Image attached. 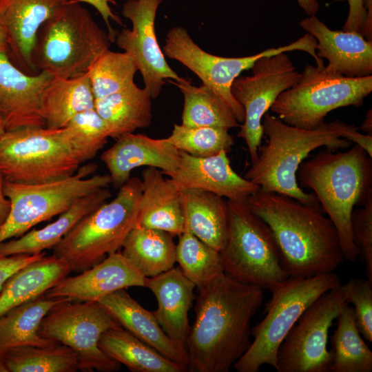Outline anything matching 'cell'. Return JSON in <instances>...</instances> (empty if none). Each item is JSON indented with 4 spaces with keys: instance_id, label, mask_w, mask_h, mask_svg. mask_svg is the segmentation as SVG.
I'll return each instance as SVG.
<instances>
[{
    "instance_id": "1",
    "label": "cell",
    "mask_w": 372,
    "mask_h": 372,
    "mask_svg": "<svg viewBox=\"0 0 372 372\" xmlns=\"http://www.w3.org/2000/svg\"><path fill=\"white\" fill-rule=\"evenodd\" d=\"M197 289L188 366L193 372H229L251 345V321L262 303L263 289L225 273Z\"/></svg>"
},
{
    "instance_id": "2",
    "label": "cell",
    "mask_w": 372,
    "mask_h": 372,
    "mask_svg": "<svg viewBox=\"0 0 372 372\" xmlns=\"http://www.w3.org/2000/svg\"><path fill=\"white\" fill-rule=\"evenodd\" d=\"M245 204L271 229L280 264L289 276L309 278L334 272L344 259L336 228L321 206L260 188Z\"/></svg>"
},
{
    "instance_id": "3",
    "label": "cell",
    "mask_w": 372,
    "mask_h": 372,
    "mask_svg": "<svg viewBox=\"0 0 372 372\" xmlns=\"http://www.w3.org/2000/svg\"><path fill=\"white\" fill-rule=\"evenodd\" d=\"M355 145L346 152L323 149L303 161L297 172L302 187L311 189L324 212L337 229L345 260H356L351 216L355 206H362L372 195V160Z\"/></svg>"
},
{
    "instance_id": "4",
    "label": "cell",
    "mask_w": 372,
    "mask_h": 372,
    "mask_svg": "<svg viewBox=\"0 0 372 372\" xmlns=\"http://www.w3.org/2000/svg\"><path fill=\"white\" fill-rule=\"evenodd\" d=\"M262 127L265 143L259 147L256 160L243 177L264 191L321 206L314 193L305 192L298 185L299 167L316 149L324 147L335 151L350 147L351 142L340 136L332 122L307 130L289 125L267 112L262 118Z\"/></svg>"
},
{
    "instance_id": "5",
    "label": "cell",
    "mask_w": 372,
    "mask_h": 372,
    "mask_svg": "<svg viewBox=\"0 0 372 372\" xmlns=\"http://www.w3.org/2000/svg\"><path fill=\"white\" fill-rule=\"evenodd\" d=\"M107 32L87 9L70 0L39 28L32 52L37 73L71 79L87 72L96 60L110 50Z\"/></svg>"
},
{
    "instance_id": "6",
    "label": "cell",
    "mask_w": 372,
    "mask_h": 372,
    "mask_svg": "<svg viewBox=\"0 0 372 372\" xmlns=\"http://www.w3.org/2000/svg\"><path fill=\"white\" fill-rule=\"evenodd\" d=\"M141 192V180L130 178L113 200L82 218L53 247L54 254L82 272L118 251L136 224Z\"/></svg>"
},
{
    "instance_id": "7",
    "label": "cell",
    "mask_w": 372,
    "mask_h": 372,
    "mask_svg": "<svg viewBox=\"0 0 372 372\" xmlns=\"http://www.w3.org/2000/svg\"><path fill=\"white\" fill-rule=\"evenodd\" d=\"M341 284L335 272L313 277L289 276L270 291L265 318L251 329L254 340L234 364L238 372H258L265 364L277 368L278 350L300 316L318 298Z\"/></svg>"
},
{
    "instance_id": "8",
    "label": "cell",
    "mask_w": 372,
    "mask_h": 372,
    "mask_svg": "<svg viewBox=\"0 0 372 372\" xmlns=\"http://www.w3.org/2000/svg\"><path fill=\"white\" fill-rule=\"evenodd\" d=\"M227 203V238L220 252L224 272L242 283L272 289L289 276L271 229L245 203Z\"/></svg>"
},
{
    "instance_id": "9",
    "label": "cell",
    "mask_w": 372,
    "mask_h": 372,
    "mask_svg": "<svg viewBox=\"0 0 372 372\" xmlns=\"http://www.w3.org/2000/svg\"><path fill=\"white\" fill-rule=\"evenodd\" d=\"M96 168L94 163L80 166L72 176L41 183L4 180L3 192L10 200V210L0 227V243L21 236L37 224L65 211L83 197L108 187L110 174L88 177Z\"/></svg>"
},
{
    "instance_id": "10",
    "label": "cell",
    "mask_w": 372,
    "mask_h": 372,
    "mask_svg": "<svg viewBox=\"0 0 372 372\" xmlns=\"http://www.w3.org/2000/svg\"><path fill=\"white\" fill-rule=\"evenodd\" d=\"M371 92L372 75L349 78L307 64L300 81L282 92L269 110L289 125L311 130L333 110L362 106Z\"/></svg>"
},
{
    "instance_id": "11",
    "label": "cell",
    "mask_w": 372,
    "mask_h": 372,
    "mask_svg": "<svg viewBox=\"0 0 372 372\" xmlns=\"http://www.w3.org/2000/svg\"><path fill=\"white\" fill-rule=\"evenodd\" d=\"M80 161L63 129L23 127L0 138V174L4 180L36 184L73 175Z\"/></svg>"
},
{
    "instance_id": "12",
    "label": "cell",
    "mask_w": 372,
    "mask_h": 372,
    "mask_svg": "<svg viewBox=\"0 0 372 372\" xmlns=\"http://www.w3.org/2000/svg\"><path fill=\"white\" fill-rule=\"evenodd\" d=\"M72 302L66 300L51 309L41 322L39 335L71 348L77 355L80 370H119L120 364L101 349L99 342L105 331L121 324L97 301Z\"/></svg>"
},
{
    "instance_id": "13",
    "label": "cell",
    "mask_w": 372,
    "mask_h": 372,
    "mask_svg": "<svg viewBox=\"0 0 372 372\" xmlns=\"http://www.w3.org/2000/svg\"><path fill=\"white\" fill-rule=\"evenodd\" d=\"M349 304L344 284L318 298L300 316L280 345L278 372H329L332 353L327 349L329 331Z\"/></svg>"
},
{
    "instance_id": "14",
    "label": "cell",
    "mask_w": 372,
    "mask_h": 372,
    "mask_svg": "<svg viewBox=\"0 0 372 372\" xmlns=\"http://www.w3.org/2000/svg\"><path fill=\"white\" fill-rule=\"evenodd\" d=\"M251 69V75L235 79L231 92L245 110L237 136L245 141L253 163L262 143L263 116L282 92L300 81L301 73L285 52L260 57Z\"/></svg>"
},
{
    "instance_id": "15",
    "label": "cell",
    "mask_w": 372,
    "mask_h": 372,
    "mask_svg": "<svg viewBox=\"0 0 372 372\" xmlns=\"http://www.w3.org/2000/svg\"><path fill=\"white\" fill-rule=\"evenodd\" d=\"M300 43L296 41L248 56H218L201 49L185 28L175 26L167 33L162 50L164 54L179 61L198 76L203 84L212 90L225 102L237 121L242 123L245 119L244 108L231 92V84L235 79L244 70L251 69L260 57L300 50Z\"/></svg>"
},
{
    "instance_id": "16",
    "label": "cell",
    "mask_w": 372,
    "mask_h": 372,
    "mask_svg": "<svg viewBox=\"0 0 372 372\" xmlns=\"http://www.w3.org/2000/svg\"><path fill=\"white\" fill-rule=\"evenodd\" d=\"M163 1L127 0L121 14L132 28H123L115 38L117 46L134 59L152 99L158 96L166 80L180 79L168 65L156 37L155 19Z\"/></svg>"
},
{
    "instance_id": "17",
    "label": "cell",
    "mask_w": 372,
    "mask_h": 372,
    "mask_svg": "<svg viewBox=\"0 0 372 372\" xmlns=\"http://www.w3.org/2000/svg\"><path fill=\"white\" fill-rule=\"evenodd\" d=\"M53 78L44 71L25 73L11 61L6 51H0V122L6 131L45 127L41 99Z\"/></svg>"
},
{
    "instance_id": "18",
    "label": "cell",
    "mask_w": 372,
    "mask_h": 372,
    "mask_svg": "<svg viewBox=\"0 0 372 372\" xmlns=\"http://www.w3.org/2000/svg\"><path fill=\"white\" fill-rule=\"evenodd\" d=\"M177 168L165 174L180 192L202 189L225 197L233 202L245 203L260 187L238 174L232 169L225 150L206 158L193 156L179 150Z\"/></svg>"
},
{
    "instance_id": "19",
    "label": "cell",
    "mask_w": 372,
    "mask_h": 372,
    "mask_svg": "<svg viewBox=\"0 0 372 372\" xmlns=\"http://www.w3.org/2000/svg\"><path fill=\"white\" fill-rule=\"evenodd\" d=\"M69 1L0 0V25L6 35L9 58L25 73L37 74L32 52L39 28Z\"/></svg>"
},
{
    "instance_id": "20",
    "label": "cell",
    "mask_w": 372,
    "mask_h": 372,
    "mask_svg": "<svg viewBox=\"0 0 372 372\" xmlns=\"http://www.w3.org/2000/svg\"><path fill=\"white\" fill-rule=\"evenodd\" d=\"M300 25L316 40V54L328 61L327 72L349 78L372 75V41L361 34L331 30L316 15Z\"/></svg>"
},
{
    "instance_id": "21",
    "label": "cell",
    "mask_w": 372,
    "mask_h": 372,
    "mask_svg": "<svg viewBox=\"0 0 372 372\" xmlns=\"http://www.w3.org/2000/svg\"><path fill=\"white\" fill-rule=\"evenodd\" d=\"M145 278L116 251L78 276H66L45 295L72 301H97L119 289L145 287Z\"/></svg>"
},
{
    "instance_id": "22",
    "label": "cell",
    "mask_w": 372,
    "mask_h": 372,
    "mask_svg": "<svg viewBox=\"0 0 372 372\" xmlns=\"http://www.w3.org/2000/svg\"><path fill=\"white\" fill-rule=\"evenodd\" d=\"M101 160L108 169L111 184L119 189L129 180L131 172L136 167H153L160 169L164 174L175 170L180 152L166 138L130 133L118 138L103 152Z\"/></svg>"
},
{
    "instance_id": "23",
    "label": "cell",
    "mask_w": 372,
    "mask_h": 372,
    "mask_svg": "<svg viewBox=\"0 0 372 372\" xmlns=\"http://www.w3.org/2000/svg\"><path fill=\"white\" fill-rule=\"evenodd\" d=\"M145 287L156 297L157 308L153 314L160 327L187 358V341L191 328L188 313L195 298L196 285L179 267H174L156 276L145 278Z\"/></svg>"
},
{
    "instance_id": "24",
    "label": "cell",
    "mask_w": 372,
    "mask_h": 372,
    "mask_svg": "<svg viewBox=\"0 0 372 372\" xmlns=\"http://www.w3.org/2000/svg\"><path fill=\"white\" fill-rule=\"evenodd\" d=\"M141 176L142 192L135 225L178 236L185 227L180 192L158 168L147 167Z\"/></svg>"
},
{
    "instance_id": "25",
    "label": "cell",
    "mask_w": 372,
    "mask_h": 372,
    "mask_svg": "<svg viewBox=\"0 0 372 372\" xmlns=\"http://www.w3.org/2000/svg\"><path fill=\"white\" fill-rule=\"evenodd\" d=\"M97 302L134 336L160 353L187 369L188 360L165 333L153 312L145 309L125 289L115 291Z\"/></svg>"
},
{
    "instance_id": "26",
    "label": "cell",
    "mask_w": 372,
    "mask_h": 372,
    "mask_svg": "<svg viewBox=\"0 0 372 372\" xmlns=\"http://www.w3.org/2000/svg\"><path fill=\"white\" fill-rule=\"evenodd\" d=\"M71 271L69 263L54 254L23 267L7 280L0 292V316L45 294Z\"/></svg>"
},
{
    "instance_id": "27",
    "label": "cell",
    "mask_w": 372,
    "mask_h": 372,
    "mask_svg": "<svg viewBox=\"0 0 372 372\" xmlns=\"http://www.w3.org/2000/svg\"><path fill=\"white\" fill-rule=\"evenodd\" d=\"M111 196L107 187L83 197L61 214L58 219L45 227L1 242L0 254H37L53 248L82 218L107 202Z\"/></svg>"
},
{
    "instance_id": "28",
    "label": "cell",
    "mask_w": 372,
    "mask_h": 372,
    "mask_svg": "<svg viewBox=\"0 0 372 372\" xmlns=\"http://www.w3.org/2000/svg\"><path fill=\"white\" fill-rule=\"evenodd\" d=\"M185 222L191 232L220 252L228 232V203L210 192L189 189L180 191Z\"/></svg>"
},
{
    "instance_id": "29",
    "label": "cell",
    "mask_w": 372,
    "mask_h": 372,
    "mask_svg": "<svg viewBox=\"0 0 372 372\" xmlns=\"http://www.w3.org/2000/svg\"><path fill=\"white\" fill-rule=\"evenodd\" d=\"M152 99L145 87L133 83L118 92L95 99L94 109L107 124L110 137L117 139L150 125Z\"/></svg>"
},
{
    "instance_id": "30",
    "label": "cell",
    "mask_w": 372,
    "mask_h": 372,
    "mask_svg": "<svg viewBox=\"0 0 372 372\" xmlns=\"http://www.w3.org/2000/svg\"><path fill=\"white\" fill-rule=\"evenodd\" d=\"M66 300L70 299L50 298L43 294L0 316V358L7 351L21 346L60 344L40 336L38 331L42 319L51 309Z\"/></svg>"
},
{
    "instance_id": "31",
    "label": "cell",
    "mask_w": 372,
    "mask_h": 372,
    "mask_svg": "<svg viewBox=\"0 0 372 372\" xmlns=\"http://www.w3.org/2000/svg\"><path fill=\"white\" fill-rule=\"evenodd\" d=\"M89 71L71 78H53L43 92L41 112L45 127L63 128L77 114L94 108Z\"/></svg>"
},
{
    "instance_id": "32",
    "label": "cell",
    "mask_w": 372,
    "mask_h": 372,
    "mask_svg": "<svg viewBox=\"0 0 372 372\" xmlns=\"http://www.w3.org/2000/svg\"><path fill=\"white\" fill-rule=\"evenodd\" d=\"M174 236L156 229L134 225L123 245L122 255L145 278L156 276L174 267Z\"/></svg>"
},
{
    "instance_id": "33",
    "label": "cell",
    "mask_w": 372,
    "mask_h": 372,
    "mask_svg": "<svg viewBox=\"0 0 372 372\" xmlns=\"http://www.w3.org/2000/svg\"><path fill=\"white\" fill-rule=\"evenodd\" d=\"M99 346L110 358L132 372H184L187 369L166 358L123 327L101 336Z\"/></svg>"
},
{
    "instance_id": "34",
    "label": "cell",
    "mask_w": 372,
    "mask_h": 372,
    "mask_svg": "<svg viewBox=\"0 0 372 372\" xmlns=\"http://www.w3.org/2000/svg\"><path fill=\"white\" fill-rule=\"evenodd\" d=\"M169 81L178 87L184 97L181 124L227 130L240 127L228 105L207 86H195L183 77L178 81Z\"/></svg>"
},
{
    "instance_id": "35",
    "label": "cell",
    "mask_w": 372,
    "mask_h": 372,
    "mask_svg": "<svg viewBox=\"0 0 372 372\" xmlns=\"http://www.w3.org/2000/svg\"><path fill=\"white\" fill-rule=\"evenodd\" d=\"M331 337V372H371L372 351L362 339L355 323L353 309L344 306L335 318Z\"/></svg>"
},
{
    "instance_id": "36",
    "label": "cell",
    "mask_w": 372,
    "mask_h": 372,
    "mask_svg": "<svg viewBox=\"0 0 372 372\" xmlns=\"http://www.w3.org/2000/svg\"><path fill=\"white\" fill-rule=\"evenodd\" d=\"M79 369L77 355L63 344L21 346L7 351L0 358V372H75Z\"/></svg>"
},
{
    "instance_id": "37",
    "label": "cell",
    "mask_w": 372,
    "mask_h": 372,
    "mask_svg": "<svg viewBox=\"0 0 372 372\" xmlns=\"http://www.w3.org/2000/svg\"><path fill=\"white\" fill-rule=\"evenodd\" d=\"M178 236L176 262L196 288L208 284L225 273L220 252L194 236L186 222L184 231Z\"/></svg>"
},
{
    "instance_id": "38",
    "label": "cell",
    "mask_w": 372,
    "mask_h": 372,
    "mask_svg": "<svg viewBox=\"0 0 372 372\" xmlns=\"http://www.w3.org/2000/svg\"><path fill=\"white\" fill-rule=\"evenodd\" d=\"M137 71V66L128 53L108 50L89 70L94 99H101L127 87L134 83Z\"/></svg>"
},
{
    "instance_id": "39",
    "label": "cell",
    "mask_w": 372,
    "mask_h": 372,
    "mask_svg": "<svg viewBox=\"0 0 372 372\" xmlns=\"http://www.w3.org/2000/svg\"><path fill=\"white\" fill-rule=\"evenodd\" d=\"M63 129L81 164L93 159L110 137L107 124L94 108L77 114Z\"/></svg>"
},
{
    "instance_id": "40",
    "label": "cell",
    "mask_w": 372,
    "mask_h": 372,
    "mask_svg": "<svg viewBox=\"0 0 372 372\" xmlns=\"http://www.w3.org/2000/svg\"><path fill=\"white\" fill-rule=\"evenodd\" d=\"M166 140L178 150L199 158L214 156L220 151L227 153L234 144L229 130L217 127H193L174 124Z\"/></svg>"
},
{
    "instance_id": "41",
    "label": "cell",
    "mask_w": 372,
    "mask_h": 372,
    "mask_svg": "<svg viewBox=\"0 0 372 372\" xmlns=\"http://www.w3.org/2000/svg\"><path fill=\"white\" fill-rule=\"evenodd\" d=\"M347 301L353 304L357 328L367 342H372V282L350 278L344 284Z\"/></svg>"
},
{
    "instance_id": "42",
    "label": "cell",
    "mask_w": 372,
    "mask_h": 372,
    "mask_svg": "<svg viewBox=\"0 0 372 372\" xmlns=\"http://www.w3.org/2000/svg\"><path fill=\"white\" fill-rule=\"evenodd\" d=\"M362 207L351 213V229L358 256L365 265L367 279L372 282V195Z\"/></svg>"
},
{
    "instance_id": "43",
    "label": "cell",
    "mask_w": 372,
    "mask_h": 372,
    "mask_svg": "<svg viewBox=\"0 0 372 372\" xmlns=\"http://www.w3.org/2000/svg\"><path fill=\"white\" fill-rule=\"evenodd\" d=\"M45 255V251L37 254H19L11 256L0 254V292L5 282L13 273Z\"/></svg>"
},
{
    "instance_id": "44",
    "label": "cell",
    "mask_w": 372,
    "mask_h": 372,
    "mask_svg": "<svg viewBox=\"0 0 372 372\" xmlns=\"http://www.w3.org/2000/svg\"><path fill=\"white\" fill-rule=\"evenodd\" d=\"M343 1L345 0H333ZM349 3V14L342 28L343 31L356 32L364 37L367 22V12L363 0H347Z\"/></svg>"
},
{
    "instance_id": "45",
    "label": "cell",
    "mask_w": 372,
    "mask_h": 372,
    "mask_svg": "<svg viewBox=\"0 0 372 372\" xmlns=\"http://www.w3.org/2000/svg\"><path fill=\"white\" fill-rule=\"evenodd\" d=\"M332 123L342 138L360 146L372 158V134H363L357 130L354 125H349L338 119L332 121Z\"/></svg>"
},
{
    "instance_id": "46",
    "label": "cell",
    "mask_w": 372,
    "mask_h": 372,
    "mask_svg": "<svg viewBox=\"0 0 372 372\" xmlns=\"http://www.w3.org/2000/svg\"><path fill=\"white\" fill-rule=\"evenodd\" d=\"M80 3H85L92 6L100 14L103 19L107 28L110 39L112 42H115L116 35L118 32L115 31L110 25V20L123 25V22L119 17L114 13L110 3H115L114 0H76Z\"/></svg>"
},
{
    "instance_id": "47",
    "label": "cell",
    "mask_w": 372,
    "mask_h": 372,
    "mask_svg": "<svg viewBox=\"0 0 372 372\" xmlns=\"http://www.w3.org/2000/svg\"><path fill=\"white\" fill-rule=\"evenodd\" d=\"M4 178L0 174V227L6 222L10 210V203L3 192Z\"/></svg>"
},
{
    "instance_id": "48",
    "label": "cell",
    "mask_w": 372,
    "mask_h": 372,
    "mask_svg": "<svg viewBox=\"0 0 372 372\" xmlns=\"http://www.w3.org/2000/svg\"><path fill=\"white\" fill-rule=\"evenodd\" d=\"M300 8L309 15H316L320 8L318 0H296Z\"/></svg>"
},
{
    "instance_id": "49",
    "label": "cell",
    "mask_w": 372,
    "mask_h": 372,
    "mask_svg": "<svg viewBox=\"0 0 372 372\" xmlns=\"http://www.w3.org/2000/svg\"><path fill=\"white\" fill-rule=\"evenodd\" d=\"M367 12V22L364 38L372 41V0H363Z\"/></svg>"
},
{
    "instance_id": "50",
    "label": "cell",
    "mask_w": 372,
    "mask_h": 372,
    "mask_svg": "<svg viewBox=\"0 0 372 372\" xmlns=\"http://www.w3.org/2000/svg\"><path fill=\"white\" fill-rule=\"evenodd\" d=\"M362 130L364 132H367L369 134H372V113L371 109H370L365 116L364 122L361 126Z\"/></svg>"
},
{
    "instance_id": "51",
    "label": "cell",
    "mask_w": 372,
    "mask_h": 372,
    "mask_svg": "<svg viewBox=\"0 0 372 372\" xmlns=\"http://www.w3.org/2000/svg\"><path fill=\"white\" fill-rule=\"evenodd\" d=\"M7 38L6 33L0 25V51H7Z\"/></svg>"
},
{
    "instance_id": "52",
    "label": "cell",
    "mask_w": 372,
    "mask_h": 372,
    "mask_svg": "<svg viewBox=\"0 0 372 372\" xmlns=\"http://www.w3.org/2000/svg\"><path fill=\"white\" fill-rule=\"evenodd\" d=\"M6 130L3 128V126L2 125L1 123L0 122V138L1 136L5 133Z\"/></svg>"
}]
</instances>
